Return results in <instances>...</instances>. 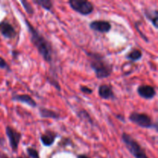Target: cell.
Listing matches in <instances>:
<instances>
[{
    "label": "cell",
    "mask_w": 158,
    "mask_h": 158,
    "mask_svg": "<svg viewBox=\"0 0 158 158\" xmlns=\"http://www.w3.org/2000/svg\"><path fill=\"white\" fill-rule=\"evenodd\" d=\"M144 15L148 20L153 24V26L157 29V20H158V12L157 9H146L144 11Z\"/></svg>",
    "instance_id": "cell-14"
},
{
    "label": "cell",
    "mask_w": 158,
    "mask_h": 158,
    "mask_svg": "<svg viewBox=\"0 0 158 158\" xmlns=\"http://www.w3.org/2000/svg\"><path fill=\"white\" fill-rule=\"evenodd\" d=\"M6 134L9 139L11 149L13 152H16L22 139V134L10 126H7L6 127Z\"/></svg>",
    "instance_id": "cell-6"
},
{
    "label": "cell",
    "mask_w": 158,
    "mask_h": 158,
    "mask_svg": "<svg viewBox=\"0 0 158 158\" xmlns=\"http://www.w3.org/2000/svg\"><path fill=\"white\" fill-rule=\"evenodd\" d=\"M77 158H89L88 156H86V154H79L78 156H77Z\"/></svg>",
    "instance_id": "cell-22"
},
{
    "label": "cell",
    "mask_w": 158,
    "mask_h": 158,
    "mask_svg": "<svg viewBox=\"0 0 158 158\" xmlns=\"http://www.w3.org/2000/svg\"><path fill=\"white\" fill-rule=\"evenodd\" d=\"M80 90L85 94H93V89L86 86H80Z\"/></svg>",
    "instance_id": "cell-21"
},
{
    "label": "cell",
    "mask_w": 158,
    "mask_h": 158,
    "mask_svg": "<svg viewBox=\"0 0 158 158\" xmlns=\"http://www.w3.org/2000/svg\"><path fill=\"white\" fill-rule=\"evenodd\" d=\"M25 23L27 27L28 31L30 34V40L35 49H37L40 55L43 57V60L46 63H52V47L51 43L48 41L47 39L42 35L30 23V22L25 19Z\"/></svg>",
    "instance_id": "cell-1"
},
{
    "label": "cell",
    "mask_w": 158,
    "mask_h": 158,
    "mask_svg": "<svg viewBox=\"0 0 158 158\" xmlns=\"http://www.w3.org/2000/svg\"><path fill=\"white\" fill-rule=\"evenodd\" d=\"M89 66L99 80L109 77L113 72V65L102 54L98 52H87Z\"/></svg>",
    "instance_id": "cell-2"
},
{
    "label": "cell",
    "mask_w": 158,
    "mask_h": 158,
    "mask_svg": "<svg viewBox=\"0 0 158 158\" xmlns=\"http://www.w3.org/2000/svg\"><path fill=\"white\" fill-rule=\"evenodd\" d=\"M122 140L124 143L127 149L135 158H149L147 155L145 150L141 147V145L133 138L130 134L127 133H123L122 134Z\"/></svg>",
    "instance_id": "cell-3"
},
{
    "label": "cell",
    "mask_w": 158,
    "mask_h": 158,
    "mask_svg": "<svg viewBox=\"0 0 158 158\" xmlns=\"http://www.w3.org/2000/svg\"><path fill=\"white\" fill-rule=\"evenodd\" d=\"M0 158H9L6 155V154H3V153H0Z\"/></svg>",
    "instance_id": "cell-23"
},
{
    "label": "cell",
    "mask_w": 158,
    "mask_h": 158,
    "mask_svg": "<svg viewBox=\"0 0 158 158\" xmlns=\"http://www.w3.org/2000/svg\"><path fill=\"white\" fill-rule=\"evenodd\" d=\"M26 152H27V154L29 155V157L31 158H40V154H39L38 151H37L35 148H26Z\"/></svg>",
    "instance_id": "cell-18"
},
{
    "label": "cell",
    "mask_w": 158,
    "mask_h": 158,
    "mask_svg": "<svg viewBox=\"0 0 158 158\" xmlns=\"http://www.w3.org/2000/svg\"><path fill=\"white\" fill-rule=\"evenodd\" d=\"M40 115L42 118H50L54 120H58L60 117V114L59 113L45 107L40 108Z\"/></svg>",
    "instance_id": "cell-13"
},
{
    "label": "cell",
    "mask_w": 158,
    "mask_h": 158,
    "mask_svg": "<svg viewBox=\"0 0 158 158\" xmlns=\"http://www.w3.org/2000/svg\"><path fill=\"white\" fill-rule=\"evenodd\" d=\"M16 158H26V157H16Z\"/></svg>",
    "instance_id": "cell-24"
},
{
    "label": "cell",
    "mask_w": 158,
    "mask_h": 158,
    "mask_svg": "<svg viewBox=\"0 0 158 158\" xmlns=\"http://www.w3.org/2000/svg\"><path fill=\"white\" fill-rule=\"evenodd\" d=\"M12 100L26 103V105L33 108L37 106L36 102L32 99L31 96L28 95V94H15V95L12 96Z\"/></svg>",
    "instance_id": "cell-12"
},
{
    "label": "cell",
    "mask_w": 158,
    "mask_h": 158,
    "mask_svg": "<svg viewBox=\"0 0 158 158\" xmlns=\"http://www.w3.org/2000/svg\"><path fill=\"white\" fill-rule=\"evenodd\" d=\"M21 4L23 5L24 9L29 15H32V14L34 13L33 7H32V5H31L29 2L26 1V0H22Z\"/></svg>",
    "instance_id": "cell-17"
},
{
    "label": "cell",
    "mask_w": 158,
    "mask_h": 158,
    "mask_svg": "<svg viewBox=\"0 0 158 158\" xmlns=\"http://www.w3.org/2000/svg\"><path fill=\"white\" fill-rule=\"evenodd\" d=\"M79 116H80L81 118H83L85 119V120H87L89 123H90L91 124H93V120L92 119H91L90 116L89 115V114H88L87 112H86V110H82L80 111V114H79Z\"/></svg>",
    "instance_id": "cell-19"
},
{
    "label": "cell",
    "mask_w": 158,
    "mask_h": 158,
    "mask_svg": "<svg viewBox=\"0 0 158 158\" xmlns=\"http://www.w3.org/2000/svg\"><path fill=\"white\" fill-rule=\"evenodd\" d=\"M0 34L5 38L12 40L16 36V31L9 22L3 20L0 23Z\"/></svg>",
    "instance_id": "cell-7"
},
{
    "label": "cell",
    "mask_w": 158,
    "mask_h": 158,
    "mask_svg": "<svg viewBox=\"0 0 158 158\" xmlns=\"http://www.w3.org/2000/svg\"><path fill=\"white\" fill-rule=\"evenodd\" d=\"M129 120L134 124L137 125L140 127L151 129L155 127L157 129V124H154L153 120L146 114L138 112L131 113L129 117Z\"/></svg>",
    "instance_id": "cell-4"
},
{
    "label": "cell",
    "mask_w": 158,
    "mask_h": 158,
    "mask_svg": "<svg viewBox=\"0 0 158 158\" xmlns=\"http://www.w3.org/2000/svg\"><path fill=\"white\" fill-rule=\"evenodd\" d=\"M59 137V134L55 131L51 130H46L43 134L40 136V140L42 143L46 147H50L55 142L56 139Z\"/></svg>",
    "instance_id": "cell-10"
},
{
    "label": "cell",
    "mask_w": 158,
    "mask_h": 158,
    "mask_svg": "<svg viewBox=\"0 0 158 158\" xmlns=\"http://www.w3.org/2000/svg\"><path fill=\"white\" fill-rule=\"evenodd\" d=\"M142 56H143V53H142V51L140 49H133L129 53L127 54L126 58L130 61L136 62L140 60L142 58Z\"/></svg>",
    "instance_id": "cell-15"
},
{
    "label": "cell",
    "mask_w": 158,
    "mask_h": 158,
    "mask_svg": "<svg viewBox=\"0 0 158 158\" xmlns=\"http://www.w3.org/2000/svg\"><path fill=\"white\" fill-rule=\"evenodd\" d=\"M0 69H7L8 71L10 70L9 64H8L7 62H6L2 56H0Z\"/></svg>",
    "instance_id": "cell-20"
},
{
    "label": "cell",
    "mask_w": 158,
    "mask_h": 158,
    "mask_svg": "<svg viewBox=\"0 0 158 158\" xmlns=\"http://www.w3.org/2000/svg\"><path fill=\"white\" fill-rule=\"evenodd\" d=\"M69 5L73 10L83 15H88L94 10V6L86 0H70Z\"/></svg>",
    "instance_id": "cell-5"
},
{
    "label": "cell",
    "mask_w": 158,
    "mask_h": 158,
    "mask_svg": "<svg viewBox=\"0 0 158 158\" xmlns=\"http://www.w3.org/2000/svg\"><path fill=\"white\" fill-rule=\"evenodd\" d=\"M89 28L92 30L100 33H107L112 29L110 23L105 20H95L89 23Z\"/></svg>",
    "instance_id": "cell-8"
},
{
    "label": "cell",
    "mask_w": 158,
    "mask_h": 158,
    "mask_svg": "<svg viewBox=\"0 0 158 158\" xmlns=\"http://www.w3.org/2000/svg\"><path fill=\"white\" fill-rule=\"evenodd\" d=\"M137 91L138 95L145 100H151L157 94L155 88L150 85H140L137 87Z\"/></svg>",
    "instance_id": "cell-9"
},
{
    "label": "cell",
    "mask_w": 158,
    "mask_h": 158,
    "mask_svg": "<svg viewBox=\"0 0 158 158\" xmlns=\"http://www.w3.org/2000/svg\"><path fill=\"white\" fill-rule=\"evenodd\" d=\"M99 96L103 100H114L116 98L113 87L111 85L102 84L100 85L98 89Z\"/></svg>",
    "instance_id": "cell-11"
},
{
    "label": "cell",
    "mask_w": 158,
    "mask_h": 158,
    "mask_svg": "<svg viewBox=\"0 0 158 158\" xmlns=\"http://www.w3.org/2000/svg\"><path fill=\"white\" fill-rule=\"evenodd\" d=\"M33 2L48 11L52 10V6H53L52 2L50 0H33Z\"/></svg>",
    "instance_id": "cell-16"
}]
</instances>
